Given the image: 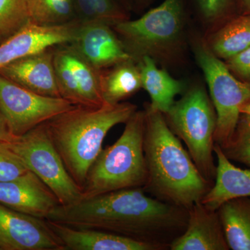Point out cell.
<instances>
[{
	"label": "cell",
	"instance_id": "cell-26",
	"mask_svg": "<svg viewBox=\"0 0 250 250\" xmlns=\"http://www.w3.org/2000/svg\"><path fill=\"white\" fill-rule=\"evenodd\" d=\"M231 161L241 163L250 167V116L241 113L230 143L222 148Z\"/></svg>",
	"mask_w": 250,
	"mask_h": 250
},
{
	"label": "cell",
	"instance_id": "cell-31",
	"mask_svg": "<svg viewBox=\"0 0 250 250\" xmlns=\"http://www.w3.org/2000/svg\"><path fill=\"white\" fill-rule=\"evenodd\" d=\"M246 14H250V0H240Z\"/></svg>",
	"mask_w": 250,
	"mask_h": 250
},
{
	"label": "cell",
	"instance_id": "cell-11",
	"mask_svg": "<svg viewBox=\"0 0 250 250\" xmlns=\"http://www.w3.org/2000/svg\"><path fill=\"white\" fill-rule=\"evenodd\" d=\"M0 250H65L47 220L0 204Z\"/></svg>",
	"mask_w": 250,
	"mask_h": 250
},
{
	"label": "cell",
	"instance_id": "cell-2",
	"mask_svg": "<svg viewBox=\"0 0 250 250\" xmlns=\"http://www.w3.org/2000/svg\"><path fill=\"white\" fill-rule=\"evenodd\" d=\"M143 150L147 182L143 190L162 201L188 209L213 184L202 175L164 113L146 104Z\"/></svg>",
	"mask_w": 250,
	"mask_h": 250
},
{
	"label": "cell",
	"instance_id": "cell-1",
	"mask_svg": "<svg viewBox=\"0 0 250 250\" xmlns=\"http://www.w3.org/2000/svg\"><path fill=\"white\" fill-rule=\"evenodd\" d=\"M188 211L151 196L143 188L123 189L59 205L46 220L106 231L163 250L187 228Z\"/></svg>",
	"mask_w": 250,
	"mask_h": 250
},
{
	"label": "cell",
	"instance_id": "cell-16",
	"mask_svg": "<svg viewBox=\"0 0 250 250\" xmlns=\"http://www.w3.org/2000/svg\"><path fill=\"white\" fill-rule=\"evenodd\" d=\"M54 47L1 67L0 75L40 95L62 98L54 69Z\"/></svg>",
	"mask_w": 250,
	"mask_h": 250
},
{
	"label": "cell",
	"instance_id": "cell-29",
	"mask_svg": "<svg viewBox=\"0 0 250 250\" xmlns=\"http://www.w3.org/2000/svg\"><path fill=\"white\" fill-rule=\"evenodd\" d=\"M197 2L205 19L213 21L225 14L231 0H197Z\"/></svg>",
	"mask_w": 250,
	"mask_h": 250
},
{
	"label": "cell",
	"instance_id": "cell-24",
	"mask_svg": "<svg viewBox=\"0 0 250 250\" xmlns=\"http://www.w3.org/2000/svg\"><path fill=\"white\" fill-rule=\"evenodd\" d=\"M29 21L60 25L77 19L73 0H29Z\"/></svg>",
	"mask_w": 250,
	"mask_h": 250
},
{
	"label": "cell",
	"instance_id": "cell-23",
	"mask_svg": "<svg viewBox=\"0 0 250 250\" xmlns=\"http://www.w3.org/2000/svg\"><path fill=\"white\" fill-rule=\"evenodd\" d=\"M77 19L82 23L104 22L112 26L129 19L117 0H73Z\"/></svg>",
	"mask_w": 250,
	"mask_h": 250
},
{
	"label": "cell",
	"instance_id": "cell-28",
	"mask_svg": "<svg viewBox=\"0 0 250 250\" xmlns=\"http://www.w3.org/2000/svg\"><path fill=\"white\" fill-rule=\"evenodd\" d=\"M227 66L232 73L236 74L243 82L250 84V47L227 60Z\"/></svg>",
	"mask_w": 250,
	"mask_h": 250
},
{
	"label": "cell",
	"instance_id": "cell-14",
	"mask_svg": "<svg viewBox=\"0 0 250 250\" xmlns=\"http://www.w3.org/2000/svg\"><path fill=\"white\" fill-rule=\"evenodd\" d=\"M71 45L99 70H106L131 57L113 27L104 22H81Z\"/></svg>",
	"mask_w": 250,
	"mask_h": 250
},
{
	"label": "cell",
	"instance_id": "cell-34",
	"mask_svg": "<svg viewBox=\"0 0 250 250\" xmlns=\"http://www.w3.org/2000/svg\"><path fill=\"white\" fill-rule=\"evenodd\" d=\"M142 1H146V0H142Z\"/></svg>",
	"mask_w": 250,
	"mask_h": 250
},
{
	"label": "cell",
	"instance_id": "cell-3",
	"mask_svg": "<svg viewBox=\"0 0 250 250\" xmlns=\"http://www.w3.org/2000/svg\"><path fill=\"white\" fill-rule=\"evenodd\" d=\"M137 110L134 104L123 102L98 107L75 106L43 123L67 172L82 190L108 131Z\"/></svg>",
	"mask_w": 250,
	"mask_h": 250
},
{
	"label": "cell",
	"instance_id": "cell-21",
	"mask_svg": "<svg viewBox=\"0 0 250 250\" xmlns=\"http://www.w3.org/2000/svg\"><path fill=\"white\" fill-rule=\"evenodd\" d=\"M217 210L229 250H250V197L228 200Z\"/></svg>",
	"mask_w": 250,
	"mask_h": 250
},
{
	"label": "cell",
	"instance_id": "cell-7",
	"mask_svg": "<svg viewBox=\"0 0 250 250\" xmlns=\"http://www.w3.org/2000/svg\"><path fill=\"white\" fill-rule=\"evenodd\" d=\"M194 52L205 75L216 113L215 144L224 148L232 139L242 106L250 103V84L233 76L226 63L204 42H197Z\"/></svg>",
	"mask_w": 250,
	"mask_h": 250
},
{
	"label": "cell",
	"instance_id": "cell-33",
	"mask_svg": "<svg viewBox=\"0 0 250 250\" xmlns=\"http://www.w3.org/2000/svg\"><path fill=\"white\" fill-rule=\"evenodd\" d=\"M5 39V38L4 37V36H3L2 35H1V34H0V44L1 43V42H3V41H4Z\"/></svg>",
	"mask_w": 250,
	"mask_h": 250
},
{
	"label": "cell",
	"instance_id": "cell-25",
	"mask_svg": "<svg viewBox=\"0 0 250 250\" xmlns=\"http://www.w3.org/2000/svg\"><path fill=\"white\" fill-rule=\"evenodd\" d=\"M29 22V0H0V34L5 39Z\"/></svg>",
	"mask_w": 250,
	"mask_h": 250
},
{
	"label": "cell",
	"instance_id": "cell-20",
	"mask_svg": "<svg viewBox=\"0 0 250 250\" xmlns=\"http://www.w3.org/2000/svg\"><path fill=\"white\" fill-rule=\"evenodd\" d=\"M102 94L108 104L121 103L132 96L142 87L141 72L133 59L102 70Z\"/></svg>",
	"mask_w": 250,
	"mask_h": 250
},
{
	"label": "cell",
	"instance_id": "cell-4",
	"mask_svg": "<svg viewBox=\"0 0 250 250\" xmlns=\"http://www.w3.org/2000/svg\"><path fill=\"white\" fill-rule=\"evenodd\" d=\"M145 122V111L137 110L125 123L119 139L102 149L87 173L83 197L144 188L147 178L143 150Z\"/></svg>",
	"mask_w": 250,
	"mask_h": 250
},
{
	"label": "cell",
	"instance_id": "cell-9",
	"mask_svg": "<svg viewBox=\"0 0 250 250\" xmlns=\"http://www.w3.org/2000/svg\"><path fill=\"white\" fill-rule=\"evenodd\" d=\"M74 106L65 99L40 95L0 75V110L15 137Z\"/></svg>",
	"mask_w": 250,
	"mask_h": 250
},
{
	"label": "cell",
	"instance_id": "cell-22",
	"mask_svg": "<svg viewBox=\"0 0 250 250\" xmlns=\"http://www.w3.org/2000/svg\"><path fill=\"white\" fill-rule=\"evenodd\" d=\"M219 59L232 58L250 47V14L235 18L216 32L208 46Z\"/></svg>",
	"mask_w": 250,
	"mask_h": 250
},
{
	"label": "cell",
	"instance_id": "cell-19",
	"mask_svg": "<svg viewBox=\"0 0 250 250\" xmlns=\"http://www.w3.org/2000/svg\"><path fill=\"white\" fill-rule=\"evenodd\" d=\"M136 62L143 88L150 97L151 103L148 105L166 114L174 104L177 95L185 92V83L174 79L166 70L159 68L155 60L149 56H144Z\"/></svg>",
	"mask_w": 250,
	"mask_h": 250
},
{
	"label": "cell",
	"instance_id": "cell-5",
	"mask_svg": "<svg viewBox=\"0 0 250 250\" xmlns=\"http://www.w3.org/2000/svg\"><path fill=\"white\" fill-rule=\"evenodd\" d=\"M164 116L172 132L187 146L200 173L213 184L216 174L214 136L217 117L205 88L195 85L184 92Z\"/></svg>",
	"mask_w": 250,
	"mask_h": 250
},
{
	"label": "cell",
	"instance_id": "cell-17",
	"mask_svg": "<svg viewBox=\"0 0 250 250\" xmlns=\"http://www.w3.org/2000/svg\"><path fill=\"white\" fill-rule=\"evenodd\" d=\"M65 250H163L159 247L96 229L71 228L47 220Z\"/></svg>",
	"mask_w": 250,
	"mask_h": 250
},
{
	"label": "cell",
	"instance_id": "cell-27",
	"mask_svg": "<svg viewBox=\"0 0 250 250\" xmlns=\"http://www.w3.org/2000/svg\"><path fill=\"white\" fill-rule=\"evenodd\" d=\"M29 171L22 159L4 143L0 142V182L13 180Z\"/></svg>",
	"mask_w": 250,
	"mask_h": 250
},
{
	"label": "cell",
	"instance_id": "cell-13",
	"mask_svg": "<svg viewBox=\"0 0 250 250\" xmlns=\"http://www.w3.org/2000/svg\"><path fill=\"white\" fill-rule=\"evenodd\" d=\"M0 204L41 219H47L60 205L57 196L34 172L0 182Z\"/></svg>",
	"mask_w": 250,
	"mask_h": 250
},
{
	"label": "cell",
	"instance_id": "cell-30",
	"mask_svg": "<svg viewBox=\"0 0 250 250\" xmlns=\"http://www.w3.org/2000/svg\"><path fill=\"white\" fill-rule=\"evenodd\" d=\"M16 138L11 134L4 115L0 110V142H10Z\"/></svg>",
	"mask_w": 250,
	"mask_h": 250
},
{
	"label": "cell",
	"instance_id": "cell-12",
	"mask_svg": "<svg viewBox=\"0 0 250 250\" xmlns=\"http://www.w3.org/2000/svg\"><path fill=\"white\" fill-rule=\"evenodd\" d=\"M81 22L78 19L60 25H41L29 21L0 44V68L8 64L45 51L71 43Z\"/></svg>",
	"mask_w": 250,
	"mask_h": 250
},
{
	"label": "cell",
	"instance_id": "cell-32",
	"mask_svg": "<svg viewBox=\"0 0 250 250\" xmlns=\"http://www.w3.org/2000/svg\"><path fill=\"white\" fill-rule=\"evenodd\" d=\"M241 113L250 116V103L246 104L241 108Z\"/></svg>",
	"mask_w": 250,
	"mask_h": 250
},
{
	"label": "cell",
	"instance_id": "cell-18",
	"mask_svg": "<svg viewBox=\"0 0 250 250\" xmlns=\"http://www.w3.org/2000/svg\"><path fill=\"white\" fill-rule=\"evenodd\" d=\"M214 155L217 159L215 181L202 198V203L210 209L218 210L228 200L250 197V169L233 165L217 144L214 146Z\"/></svg>",
	"mask_w": 250,
	"mask_h": 250
},
{
	"label": "cell",
	"instance_id": "cell-6",
	"mask_svg": "<svg viewBox=\"0 0 250 250\" xmlns=\"http://www.w3.org/2000/svg\"><path fill=\"white\" fill-rule=\"evenodd\" d=\"M183 0H164L134 21L112 26L134 62L167 53L178 44L184 29Z\"/></svg>",
	"mask_w": 250,
	"mask_h": 250
},
{
	"label": "cell",
	"instance_id": "cell-8",
	"mask_svg": "<svg viewBox=\"0 0 250 250\" xmlns=\"http://www.w3.org/2000/svg\"><path fill=\"white\" fill-rule=\"evenodd\" d=\"M4 143L51 189L61 205H72L83 198L82 188L67 172L43 124Z\"/></svg>",
	"mask_w": 250,
	"mask_h": 250
},
{
	"label": "cell",
	"instance_id": "cell-10",
	"mask_svg": "<svg viewBox=\"0 0 250 250\" xmlns=\"http://www.w3.org/2000/svg\"><path fill=\"white\" fill-rule=\"evenodd\" d=\"M54 65L61 97L75 106L98 107L106 104L101 70L87 62L71 44L54 47Z\"/></svg>",
	"mask_w": 250,
	"mask_h": 250
},
{
	"label": "cell",
	"instance_id": "cell-15",
	"mask_svg": "<svg viewBox=\"0 0 250 250\" xmlns=\"http://www.w3.org/2000/svg\"><path fill=\"white\" fill-rule=\"evenodd\" d=\"M188 211L187 228L171 243L170 250H229L218 210L199 202Z\"/></svg>",
	"mask_w": 250,
	"mask_h": 250
}]
</instances>
